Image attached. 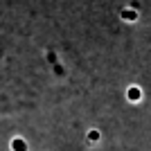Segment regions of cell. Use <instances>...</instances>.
Here are the masks:
<instances>
[{"label": "cell", "instance_id": "1", "mask_svg": "<svg viewBox=\"0 0 151 151\" xmlns=\"http://www.w3.org/2000/svg\"><path fill=\"white\" fill-rule=\"evenodd\" d=\"M122 16H124V18H129V20H135V18H138V14L131 12V9H129V12L124 9V12H122Z\"/></svg>", "mask_w": 151, "mask_h": 151}]
</instances>
